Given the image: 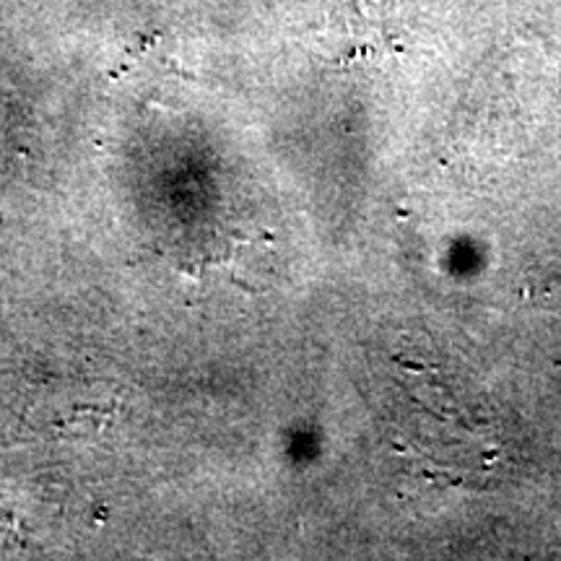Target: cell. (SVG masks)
Returning <instances> with one entry per match:
<instances>
[{
	"mask_svg": "<svg viewBox=\"0 0 561 561\" xmlns=\"http://www.w3.org/2000/svg\"><path fill=\"white\" fill-rule=\"evenodd\" d=\"M112 421L110 413H104L100 409H81L76 411L68 421H60L58 424V434H68V437H96V434L104 432Z\"/></svg>",
	"mask_w": 561,
	"mask_h": 561,
	"instance_id": "6da1fadb",
	"label": "cell"
}]
</instances>
